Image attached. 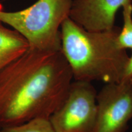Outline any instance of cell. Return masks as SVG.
<instances>
[{
  "instance_id": "obj_1",
  "label": "cell",
  "mask_w": 132,
  "mask_h": 132,
  "mask_svg": "<svg viewBox=\"0 0 132 132\" xmlns=\"http://www.w3.org/2000/svg\"><path fill=\"white\" fill-rule=\"evenodd\" d=\"M72 79L61 50L29 48L0 72V129L48 119L64 101Z\"/></svg>"
},
{
  "instance_id": "obj_2",
  "label": "cell",
  "mask_w": 132,
  "mask_h": 132,
  "mask_svg": "<svg viewBox=\"0 0 132 132\" xmlns=\"http://www.w3.org/2000/svg\"><path fill=\"white\" fill-rule=\"evenodd\" d=\"M120 28L89 31L67 18L61 26V52L75 81L106 83L123 80L129 56L120 48Z\"/></svg>"
},
{
  "instance_id": "obj_3",
  "label": "cell",
  "mask_w": 132,
  "mask_h": 132,
  "mask_svg": "<svg viewBox=\"0 0 132 132\" xmlns=\"http://www.w3.org/2000/svg\"><path fill=\"white\" fill-rule=\"evenodd\" d=\"M73 0H38L30 7L16 12L3 11L0 22L11 26L28 42L30 49L60 51V28L69 17Z\"/></svg>"
},
{
  "instance_id": "obj_4",
  "label": "cell",
  "mask_w": 132,
  "mask_h": 132,
  "mask_svg": "<svg viewBox=\"0 0 132 132\" xmlns=\"http://www.w3.org/2000/svg\"><path fill=\"white\" fill-rule=\"evenodd\" d=\"M97 92L91 82H71L64 101L49 118L54 132H92Z\"/></svg>"
},
{
  "instance_id": "obj_5",
  "label": "cell",
  "mask_w": 132,
  "mask_h": 132,
  "mask_svg": "<svg viewBox=\"0 0 132 132\" xmlns=\"http://www.w3.org/2000/svg\"><path fill=\"white\" fill-rule=\"evenodd\" d=\"M92 132H125L132 119V79L106 83L97 94Z\"/></svg>"
},
{
  "instance_id": "obj_6",
  "label": "cell",
  "mask_w": 132,
  "mask_h": 132,
  "mask_svg": "<svg viewBox=\"0 0 132 132\" xmlns=\"http://www.w3.org/2000/svg\"><path fill=\"white\" fill-rule=\"evenodd\" d=\"M132 0H73L69 17L89 31L111 29L120 7Z\"/></svg>"
},
{
  "instance_id": "obj_7",
  "label": "cell",
  "mask_w": 132,
  "mask_h": 132,
  "mask_svg": "<svg viewBox=\"0 0 132 132\" xmlns=\"http://www.w3.org/2000/svg\"><path fill=\"white\" fill-rule=\"evenodd\" d=\"M1 23L0 22V72L29 48L28 42L23 36Z\"/></svg>"
},
{
  "instance_id": "obj_8",
  "label": "cell",
  "mask_w": 132,
  "mask_h": 132,
  "mask_svg": "<svg viewBox=\"0 0 132 132\" xmlns=\"http://www.w3.org/2000/svg\"><path fill=\"white\" fill-rule=\"evenodd\" d=\"M123 8V27L118 37L120 48L132 50V2L127 3Z\"/></svg>"
},
{
  "instance_id": "obj_9",
  "label": "cell",
  "mask_w": 132,
  "mask_h": 132,
  "mask_svg": "<svg viewBox=\"0 0 132 132\" xmlns=\"http://www.w3.org/2000/svg\"><path fill=\"white\" fill-rule=\"evenodd\" d=\"M0 132H54L49 119L37 118L21 124L0 129Z\"/></svg>"
},
{
  "instance_id": "obj_10",
  "label": "cell",
  "mask_w": 132,
  "mask_h": 132,
  "mask_svg": "<svg viewBox=\"0 0 132 132\" xmlns=\"http://www.w3.org/2000/svg\"><path fill=\"white\" fill-rule=\"evenodd\" d=\"M123 79H132V54L129 57L124 72Z\"/></svg>"
}]
</instances>
